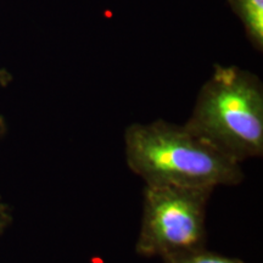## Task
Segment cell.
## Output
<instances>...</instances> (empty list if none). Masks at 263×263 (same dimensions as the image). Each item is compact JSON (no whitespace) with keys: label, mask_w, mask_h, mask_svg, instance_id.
<instances>
[{"label":"cell","mask_w":263,"mask_h":263,"mask_svg":"<svg viewBox=\"0 0 263 263\" xmlns=\"http://www.w3.org/2000/svg\"><path fill=\"white\" fill-rule=\"evenodd\" d=\"M127 164L151 185L210 188L244 179L240 163L229 160L185 127L157 120L124 132Z\"/></svg>","instance_id":"1"},{"label":"cell","mask_w":263,"mask_h":263,"mask_svg":"<svg viewBox=\"0 0 263 263\" xmlns=\"http://www.w3.org/2000/svg\"><path fill=\"white\" fill-rule=\"evenodd\" d=\"M184 127L236 163L263 155V87L251 72L216 65Z\"/></svg>","instance_id":"2"},{"label":"cell","mask_w":263,"mask_h":263,"mask_svg":"<svg viewBox=\"0 0 263 263\" xmlns=\"http://www.w3.org/2000/svg\"><path fill=\"white\" fill-rule=\"evenodd\" d=\"M213 189L145 184L136 250L167 258L205 248L206 210Z\"/></svg>","instance_id":"3"},{"label":"cell","mask_w":263,"mask_h":263,"mask_svg":"<svg viewBox=\"0 0 263 263\" xmlns=\"http://www.w3.org/2000/svg\"><path fill=\"white\" fill-rule=\"evenodd\" d=\"M244 25L250 43L256 50L263 49V0H228Z\"/></svg>","instance_id":"4"},{"label":"cell","mask_w":263,"mask_h":263,"mask_svg":"<svg viewBox=\"0 0 263 263\" xmlns=\"http://www.w3.org/2000/svg\"><path fill=\"white\" fill-rule=\"evenodd\" d=\"M164 263H245L238 258L227 257V256L207 251L205 248L194 250V251L184 252V254L174 255L163 258Z\"/></svg>","instance_id":"5"}]
</instances>
